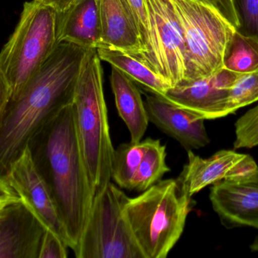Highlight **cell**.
<instances>
[{
	"label": "cell",
	"mask_w": 258,
	"mask_h": 258,
	"mask_svg": "<svg viewBox=\"0 0 258 258\" xmlns=\"http://www.w3.org/2000/svg\"><path fill=\"white\" fill-rule=\"evenodd\" d=\"M169 171L166 164V146L159 139L150 138L148 148L135 174L132 190L144 192Z\"/></svg>",
	"instance_id": "44dd1931"
},
{
	"label": "cell",
	"mask_w": 258,
	"mask_h": 258,
	"mask_svg": "<svg viewBox=\"0 0 258 258\" xmlns=\"http://www.w3.org/2000/svg\"><path fill=\"white\" fill-rule=\"evenodd\" d=\"M128 196L111 182L94 198L77 258H145L123 215Z\"/></svg>",
	"instance_id": "52a82bcc"
},
{
	"label": "cell",
	"mask_w": 258,
	"mask_h": 258,
	"mask_svg": "<svg viewBox=\"0 0 258 258\" xmlns=\"http://www.w3.org/2000/svg\"><path fill=\"white\" fill-rule=\"evenodd\" d=\"M96 48H89L76 86L73 107L77 136L94 198L111 182L112 143L103 71Z\"/></svg>",
	"instance_id": "3957f363"
},
{
	"label": "cell",
	"mask_w": 258,
	"mask_h": 258,
	"mask_svg": "<svg viewBox=\"0 0 258 258\" xmlns=\"http://www.w3.org/2000/svg\"><path fill=\"white\" fill-rule=\"evenodd\" d=\"M19 200L21 199L18 194L9 186L6 180L0 178V201L8 203Z\"/></svg>",
	"instance_id": "f1b7e54d"
},
{
	"label": "cell",
	"mask_w": 258,
	"mask_h": 258,
	"mask_svg": "<svg viewBox=\"0 0 258 258\" xmlns=\"http://www.w3.org/2000/svg\"><path fill=\"white\" fill-rule=\"evenodd\" d=\"M96 49L101 60L120 70L134 82L142 85L148 92L164 96L171 87L162 77L133 55L107 47H98Z\"/></svg>",
	"instance_id": "ac0fdd59"
},
{
	"label": "cell",
	"mask_w": 258,
	"mask_h": 258,
	"mask_svg": "<svg viewBox=\"0 0 258 258\" xmlns=\"http://www.w3.org/2000/svg\"><path fill=\"white\" fill-rule=\"evenodd\" d=\"M68 248V245L61 238L46 229L41 242L38 258H67Z\"/></svg>",
	"instance_id": "484cf974"
},
{
	"label": "cell",
	"mask_w": 258,
	"mask_h": 258,
	"mask_svg": "<svg viewBox=\"0 0 258 258\" xmlns=\"http://www.w3.org/2000/svg\"><path fill=\"white\" fill-rule=\"evenodd\" d=\"M223 68L245 74L258 69V39L245 36L235 29L226 45Z\"/></svg>",
	"instance_id": "d6986e66"
},
{
	"label": "cell",
	"mask_w": 258,
	"mask_h": 258,
	"mask_svg": "<svg viewBox=\"0 0 258 258\" xmlns=\"http://www.w3.org/2000/svg\"><path fill=\"white\" fill-rule=\"evenodd\" d=\"M110 83L118 113L130 133V142H141L150 121L139 89L132 79L115 67L112 68Z\"/></svg>",
	"instance_id": "e0dca14e"
},
{
	"label": "cell",
	"mask_w": 258,
	"mask_h": 258,
	"mask_svg": "<svg viewBox=\"0 0 258 258\" xmlns=\"http://www.w3.org/2000/svg\"><path fill=\"white\" fill-rule=\"evenodd\" d=\"M199 1L206 3L216 9L230 24H231L235 28H237L239 23H238L237 16H236L232 0H199Z\"/></svg>",
	"instance_id": "83f0119b"
},
{
	"label": "cell",
	"mask_w": 258,
	"mask_h": 258,
	"mask_svg": "<svg viewBox=\"0 0 258 258\" xmlns=\"http://www.w3.org/2000/svg\"><path fill=\"white\" fill-rule=\"evenodd\" d=\"M237 16L238 32L258 39V0H232Z\"/></svg>",
	"instance_id": "d4e9b609"
},
{
	"label": "cell",
	"mask_w": 258,
	"mask_h": 258,
	"mask_svg": "<svg viewBox=\"0 0 258 258\" xmlns=\"http://www.w3.org/2000/svg\"><path fill=\"white\" fill-rule=\"evenodd\" d=\"M36 1L52 7L57 12H63L69 9L78 0H36Z\"/></svg>",
	"instance_id": "4dcf8cb0"
},
{
	"label": "cell",
	"mask_w": 258,
	"mask_h": 258,
	"mask_svg": "<svg viewBox=\"0 0 258 258\" xmlns=\"http://www.w3.org/2000/svg\"><path fill=\"white\" fill-rule=\"evenodd\" d=\"M46 229L19 201L0 209V258H38Z\"/></svg>",
	"instance_id": "7c38bea8"
},
{
	"label": "cell",
	"mask_w": 258,
	"mask_h": 258,
	"mask_svg": "<svg viewBox=\"0 0 258 258\" xmlns=\"http://www.w3.org/2000/svg\"><path fill=\"white\" fill-rule=\"evenodd\" d=\"M4 179L44 227L61 238L68 246L66 230L57 206L33 163L28 146L12 164Z\"/></svg>",
	"instance_id": "9c48e42d"
},
{
	"label": "cell",
	"mask_w": 258,
	"mask_h": 258,
	"mask_svg": "<svg viewBox=\"0 0 258 258\" xmlns=\"http://www.w3.org/2000/svg\"><path fill=\"white\" fill-rule=\"evenodd\" d=\"M57 12L33 0L24 3L19 21L0 51V70L18 96L57 45Z\"/></svg>",
	"instance_id": "5b68a950"
},
{
	"label": "cell",
	"mask_w": 258,
	"mask_h": 258,
	"mask_svg": "<svg viewBox=\"0 0 258 258\" xmlns=\"http://www.w3.org/2000/svg\"><path fill=\"white\" fill-rule=\"evenodd\" d=\"M136 26L142 45L143 53L141 61L159 75L155 57L153 37L150 20L147 13L145 0H123Z\"/></svg>",
	"instance_id": "7402d4cb"
},
{
	"label": "cell",
	"mask_w": 258,
	"mask_h": 258,
	"mask_svg": "<svg viewBox=\"0 0 258 258\" xmlns=\"http://www.w3.org/2000/svg\"><path fill=\"white\" fill-rule=\"evenodd\" d=\"M194 201L174 179L159 180L135 198L123 215L145 258H165L183 234Z\"/></svg>",
	"instance_id": "277c9868"
},
{
	"label": "cell",
	"mask_w": 258,
	"mask_h": 258,
	"mask_svg": "<svg viewBox=\"0 0 258 258\" xmlns=\"http://www.w3.org/2000/svg\"><path fill=\"white\" fill-rule=\"evenodd\" d=\"M88 49L58 42L22 92L8 101L0 116V178L4 179L32 137L72 104Z\"/></svg>",
	"instance_id": "6da1fadb"
},
{
	"label": "cell",
	"mask_w": 258,
	"mask_h": 258,
	"mask_svg": "<svg viewBox=\"0 0 258 258\" xmlns=\"http://www.w3.org/2000/svg\"><path fill=\"white\" fill-rule=\"evenodd\" d=\"M246 154L234 150H221L208 159H203L188 150V162L177 179L180 189L192 197L208 186L224 180L230 170Z\"/></svg>",
	"instance_id": "9a60e30c"
},
{
	"label": "cell",
	"mask_w": 258,
	"mask_h": 258,
	"mask_svg": "<svg viewBox=\"0 0 258 258\" xmlns=\"http://www.w3.org/2000/svg\"><path fill=\"white\" fill-rule=\"evenodd\" d=\"M258 101V69L240 74L231 86L227 101V115Z\"/></svg>",
	"instance_id": "603a6c76"
},
{
	"label": "cell",
	"mask_w": 258,
	"mask_h": 258,
	"mask_svg": "<svg viewBox=\"0 0 258 258\" xmlns=\"http://www.w3.org/2000/svg\"><path fill=\"white\" fill-rule=\"evenodd\" d=\"M184 45V80L190 81L223 68L226 45L235 27L216 9L199 0H171Z\"/></svg>",
	"instance_id": "8992f818"
},
{
	"label": "cell",
	"mask_w": 258,
	"mask_h": 258,
	"mask_svg": "<svg viewBox=\"0 0 258 258\" xmlns=\"http://www.w3.org/2000/svg\"><path fill=\"white\" fill-rule=\"evenodd\" d=\"M27 146L57 206L68 247L74 251L89 219L94 193L77 136L73 103L47 122Z\"/></svg>",
	"instance_id": "7a4b0ae2"
},
{
	"label": "cell",
	"mask_w": 258,
	"mask_h": 258,
	"mask_svg": "<svg viewBox=\"0 0 258 258\" xmlns=\"http://www.w3.org/2000/svg\"><path fill=\"white\" fill-rule=\"evenodd\" d=\"M150 138L138 142L122 143L114 149L111 165V178L121 189L132 190L134 179Z\"/></svg>",
	"instance_id": "ffe728a7"
},
{
	"label": "cell",
	"mask_w": 258,
	"mask_h": 258,
	"mask_svg": "<svg viewBox=\"0 0 258 258\" xmlns=\"http://www.w3.org/2000/svg\"><path fill=\"white\" fill-rule=\"evenodd\" d=\"M239 74L223 68L208 77L171 86L162 97L204 120L224 118L230 88Z\"/></svg>",
	"instance_id": "30bf717a"
},
{
	"label": "cell",
	"mask_w": 258,
	"mask_h": 258,
	"mask_svg": "<svg viewBox=\"0 0 258 258\" xmlns=\"http://www.w3.org/2000/svg\"><path fill=\"white\" fill-rule=\"evenodd\" d=\"M144 104L150 122L180 142L186 151L200 149L210 143L203 118L151 92L146 95Z\"/></svg>",
	"instance_id": "4fadbf2b"
},
{
	"label": "cell",
	"mask_w": 258,
	"mask_h": 258,
	"mask_svg": "<svg viewBox=\"0 0 258 258\" xmlns=\"http://www.w3.org/2000/svg\"><path fill=\"white\" fill-rule=\"evenodd\" d=\"M159 75L170 86L184 80V45L171 0H145Z\"/></svg>",
	"instance_id": "ba28073f"
},
{
	"label": "cell",
	"mask_w": 258,
	"mask_h": 258,
	"mask_svg": "<svg viewBox=\"0 0 258 258\" xmlns=\"http://www.w3.org/2000/svg\"><path fill=\"white\" fill-rule=\"evenodd\" d=\"M209 198L224 227L258 230V173L243 180H223L215 183Z\"/></svg>",
	"instance_id": "8fae6325"
},
{
	"label": "cell",
	"mask_w": 258,
	"mask_h": 258,
	"mask_svg": "<svg viewBox=\"0 0 258 258\" xmlns=\"http://www.w3.org/2000/svg\"><path fill=\"white\" fill-rule=\"evenodd\" d=\"M57 42H68L86 48L100 45L97 0H78L69 9L57 12Z\"/></svg>",
	"instance_id": "2e32d148"
},
{
	"label": "cell",
	"mask_w": 258,
	"mask_h": 258,
	"mask_svg": "<svg viewBox=\"0 0 258 258\" xmlns=\"http://www.w3.org/2000/svg\"><path fill=\"white\" fill-rule=\"evenodd\" d=\"M5 204H6V203L1 202V201H0V209H1V208L3 207V206Z\"/></svg>",
	"instance_id": "d6a6232c"
},
{
	"label": "cell",
	"mask_w": 258,
	"mask_h": 258,
	"mask_svg": "<svg viewBox=\"0 0 258 258\" xmlns=\"http://www.w3.org/2000/svg\"><path fill=\"white\" fill-rule=\"evenodd\" d=\"M235 149L258 145V105L248 110L235 123Z\"/></svg>",
	"instance_id": "cb8c5ba5"
},
{
	"label": "cell",
	"mask_w": 258,
	"mask_h": 258,
	"mask_svg": "<svg viewBox=\"0 0 258 258\" xmlns=\"http://www.w3.org/2000/svg\"><path fill=\"white\" fill-rule=\"evenodd\" d=\"M10 86L0 70V116L11 98Z\"/></svg>",
	"instance_id": "f546056e"
},
{
	"label": "cell",
	"mask_w": 258,
	"mask_h": 258,
	"mask_svg": "<svg viewBox=\"0 0 258 258\" xmlns=\"http://www.w3.org/2000/svg\"><path fill=\"white\" fill-rule=\"evenodd\" d=\"M250 248H251V251H254V252L258 251V236L254 239L252 244L250 245Z\"/></svg>",
	"instance_id": "1f68e13d"
},
{
	"label": "cell",
	"mask_w": 258,
	"mask_h": 258,
	"mask_svg": "<svg viewBox=\"0 0 258 258\" xmlns=\"http://www.w3.org/2000/svg\"><path fill=\"white\" fill-rule=\"evenodd\" d=\"M258 173V165L254 159L249 154H245V157L235 165L227 174L224 180H240L249 178Z\"/></svg>",
	"instance_id": "4316f807"
},
{
	"label": "cell",
	"mask_w": 258,
	"mask_h": 258,
	"mask_svg": "<svg viewBox=\"0 0 258 258\" xmlns=\"http://www.w3.org/2000/svg\"><path fill=\"white\" fill-rule=\"evenodd\" d=\"M100 45L122 50L141 61L144 50L133 18L123 0H97Z\"/></svg>",
	"instance_id": "5bb4252c"
}]
</instances>
